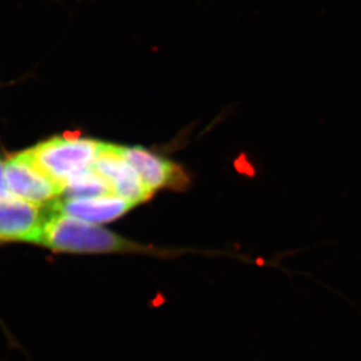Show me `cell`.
Here are the masks:
<instances>
[{
  "mask_svg": "<svg viewBox=\"0 0 361 361\" xmlns=\"http://www.w3.org/2000/svg\"><path fill=\"white\" fill-rule=\"evenodd\" d=\"M92 168L108 180L113 194L133 204L137 205L147 201L153 194L136 171L118 154V146L115 145L102 142Z\"/></svg>",
  "mask_w": 361,
  "mask_h": 361,
  "instance_id": "4",
  "label": "cell"
},
{
  "mask_svg": "<svg viewBox=\"0 0 361 361\" xmlns=\"http://www.w3.org/2000/svg\"><path fill=\"white\" fill-rule=\"evenodd\" d=\"M106 195H114L111 184L102 178L93 168L74 174L63 184V200H81V198L100 197Z\"/></svg>",
  "mask_w": 361,
  "mask_h": 361,
  "instance_id": "8",
  "label": "cell"
},
{
  "mask_svg": "<svg viewBox=\"0 0 361 361\" xmlns=\"http://www.w3.org/2000/svg\"><path fill=\"white\" fill-rule=\"evenodd\" d=\"M14 197L7 188L6 180H5V166L3 161L0 160V201L10 200Z\"/></svg>",
  "mask_w": 361,
  "mask_h": 361,
  "instance_id": "9",
  "label": "cell"
},
{
  "mask_svg": "<svg viewBox=\"0 0 361 361\" xmlns=\"http://www.w3.org/2000/svg\"><path fill=\"white\" fill-rule=\"evenodd\" d=\"M40 245L60 252L109 254L146 250L109 230L59 212L47 210Z\"/></svg>",
  "mask_w": 361,
  "mask_h": 361,
  "instance_id": "1",
  "label": "cell"
},
{
  "mask_svg": "<svg viewBox=\"0 0 361 361\" xmlns=\"http://www.w3.org/2000/svg\"><path fill=\"white\" fill-rule=\"evenodd\" d=\"M4 166L7 188L14 197L42 207L63 194V185L47 176L32 161L27 150L11 157Z\"/></svg>",
  "mask_w": 361,
  "mask_h": 361,
  "instance_id": "3",
  "label": "cell"
},
{
  "mask_svg": "<svg viewBox=\"0 0 361 361\" xmlns=\"http://www.w3.org/2000/svg\"><path fill=\"white\" fill-rule=\"evenodd\" d=\"M102 142L75 136H54L27 150L47 176L63 185L72 175L92 167Z\"/></svg>",
  "mask_w": 361,
  "mask_h": 361,
  "instance_id": "2",
  "label": "cell"
},
{
  "mask_svg": "<svg viewBox=\"0 0 361 361\" xmlns=\"http://www.w3.org/2000/svg\"><path fill=\"white\" fill-rule=\"evenodd\" d=\"M51 212H59L84 222L106 223L118 219L133 207L130 202L116 195H106L100 197L81 198V200H56L49 205Z\"/></svg>",
  "mask_w": 361,
  "mask_h": 361,
  "instance_id": "7",
  "label": "cell"
},
{
  "mask_svg": "<svg viewBox=\"0 0 361 361\" xmlns=\"http://www.w3.org/2000/svg\"><path fill=\"white\" fill-rule=\"evenodd\" d=\"M118 152L152 192L164 188L182 189L189 183L188 175L180 166L146 148L118 146Z\"/></svg>",
  "mask_w": 361,
  "mask_h": 361,
  "instance_id": "5",
  "label": "cell"
},
{
  "mask_svg": "<svg viewBox=\"0 0 361 361\" xmlns=\"http://www.w3.org/2000/svg\"><path fill=\"white\" fill-rule=\"evenodd\" d=\"M40 208L17 197L0 201V242L40 243L47 219V212Z\"/></svg>",
  "mask_w": 361,
  "mask_h": 361,
  "instance_id": "6",
  "label": "cell"
}]
</instances>
